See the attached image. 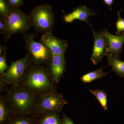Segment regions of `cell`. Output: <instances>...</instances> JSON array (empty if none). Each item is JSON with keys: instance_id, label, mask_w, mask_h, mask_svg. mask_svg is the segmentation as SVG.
Instances as JSON below:
<instances>
[{"instance_id": "1", "label": "cell", "mask_w": 124, "mask_h": 124, "mask_svg": "<svg viewBox=\"0 0 124 124\" xmlns=\"http://www.w3.org/2000/svg\"><path fill=\"white\" fill-rule=\"evenodd\" d=\"M38 97L19 85L9 89L4 99L12 113L30 115L35 112Z\"/></svg>"}, {"instance_id": "2", "label": "cell", "mask_w": 124, "mask_h": 124, "mask_svg": "<svg viewBox=\"0 0 124 124\" xmlns=\"http://www.w3.org/2000/svg\"><path fill=\"white\" fill-rule=\"evenodd\" d=\"M19 85L38 96L54 90L48 72L42 67L28 71Z\"/></svg>"}, {"instance_id": "3", "label": "cell", "mask_w": 124, "mask_h": 124, "mask_svg": "<svg viewBox=\"0 0 124 124\" xmlns=\"http://www.w3.org/2000/svg\"><path fill=\"white\" fill-rule=\"evenodd\" d=\"M3 19L6 24L4 33L6 39L15 33L26 31L31 24L29 17L18 7H11L9 15Z\"/></svg>"}, {"instance_id": "4", "label": "cell", "mask_w": 124, "mask_h": 124, "mask_svg": "<svg viewBox=\"0 0 124 124\" xmlns=\"http://www.w3.org/2000/svg\"><path fill=\"white\" fill-rule=\"evenodd\" d=\"M30 22L37 31L45 33L51 32L54 23V15L49 5L38 6L31 11Z\"/></svg>"}, {"instance_id": "5", "label": "cell", "mask_w": 124, "mask_h": 124, "mask_svg": "<svg viewBox=\"0 0 124 124\" xmlns=\"http://www.w3.org/2000/svg\"><path fill=\"white\" fill-rule=\"evenodd\" d=\"M67 103L63 95L54 90L38 95L34 113L38 115L51 112H59Z\"/></svg>"}, {"instance_id": "6", "label": "cell", "mask_w": 124, "mask_h": 124, "mask_svg": "<svg viewBox=\"0 0 124 124\" xmlns=\"http://www.w3.org/2000/svg\"><path fill=\"white\" fill-rule=\"evenodd\" d=\"M31 58L27 54L21 59L12 62L9 67L1 75L2 81L13 86L20 84L28 71Z\"/></svg>"}, {"instance_id": "7", "label": "cell", "mask_w": 124, "mask_h": 124, "mask_svg": "<svg viewBox=\"0 0 124 124\" xmlns=\"http://www.w3.org/2000/svg\"><path fill=\"white\" fill-rule=\"evenodd\" d=\"M24 38L27 49L35 63L38 64L51 62L52 54L46 46L42 42H36L32 35H26Z\"/></svg>"}, {"instance_id": "8", "label": "cell", "mask_w": 124, "mask_h": 124, "mask_svg": "<svg viewBox=\"0 0 124 124\" xmlns=\"http://www.w3.org/2000/svg\"><path fill=\"white\" fill-rule=\"evenodd\" d=\"M106 29L104 28L96 32L93 31L94 41L91 61L95 65L101 62L103 58L107 54V41L105 34Z\"/></svg>"}, {"instance_id": "9", "label": "cell", "mask_w": 124, "mask_h": 124, "mask_svg": "<svg viewBox=\"0 0 124 124\" xmlns=\"http://www.w3.org/2000/svg\"><path fill=\"white\" fill-rule=\"evenodd\" d=\"M41 39V42L48 48L52 54L64 55L68 46L66 41L56 38L51 32L44 33Z\"/></svg>"}, {"instance_id": "10", "label": "cell", "mask_w": 124, "mask_h": 124, "mask_svg": "<svg viewBox=\"0 0 124 124\" xmlns=\"http://www.w3.org/2000/svg\"><path fill=\"white\" fill-rule=\"evenodd\" d=\"M97 15L95 11L85 6H80L74 9L71 13L64 16L63 19L67 23H71L76 20L83 21L91 27L89 22V17Z\"/></svg>"}, {"instance_id": "11", "label": "cell", "mask_w": 124, "mask_h": 124, "mask_svg": "<svg viewBox=\"0 0 124 124\" xmlns=\"http://www.w3.org/2000/svg\"><path fill=\"white\" fill-rule=\"evenodd\" d=\"M105 34L107 41V55L119 57L122 52V46L124 43V36L114 35L106 29Z\"/></svg>"}, {"instance_id": "12", "label": "cell", "mask_w": 124, "mask_h": 124, "mask_svg": "<svg viewBox=\"0 0 124 124\" xmlns=\"http://www.w3.org/2000/svg\"><path fill=\"white\" fill-rule=\"evenodd\" d=\"M52 78L58 83L63 75L66 68V60L64 55L52 54L50 65Z\"/></svg>"}, {"instance_id": "13", "label": "cell", "mask_w": 124, "mask_h": 124, "mask_svg": "<svg viewBox=\"0 0 124 124\" xmlns=\"http://www.w3.org/2000/svg\"><path fill=\"white\" fill-rule=\"evenodd\" d=\"M58 112H51L38 115L40 117L38 120L36 119V124H62Z\"/></svg>"}, {"instance_id": "14", "label": "cell", "mask_w": 124, "mask_h": 124, "mask_svg": "<svg viewBox=\"0 0 124 124\" xmlns=\"http://www.w3.org/2000/svg\"><path fill=\"white\" fill-rule=\"evenodd\" d=\"M108 65L111 67L112 71L115 72L119 76L124 78V62L120 60L118 57L115 55H106Z\"/></svg>"}, {"instance_id": "15", "label": "cell", "mask_w": 124, "mask_h": 124, "mask_svg": "<svg viewBox=\"0 0 124 124\" xmlns=\"http://www.w3.org/2000/svg\"><path fill=\"white\" fill-rule=\"evenodd\" d=\"M29 115L12 113L4 124H36V119Z\"/></svg>"}, {"instance_id": "16", "label": "cell", "mask_w": 124, "mask_h": 124, "mask_svg": "<svg viewBox=\"0 0 124 124\" xmlns=\"http://www.w3.org/2000/svg\"><path fill=\"white\" fill-rule=\"evenodd\" d=\"M104 68V67H103L99 68L85 74L81 77V81L84 83H90L95 80L102 79L108 73L103 72V70Z\"/></svg>"}, {"instance_id": "17", "label": "cell", "mask_w": 124, "mask_h": 124, "mask_svg": "<svg viewBox=\"0 0 124 124\" xmlns=\"http://www.w3.org/2000/svg\"><path fill=\"white\" fill-rule=\"evenodd\" d=\"M11 110L6 104L4 98L0 100V124H4L12 114Z\"/></svg>"}, {"instance_id": "18", "label": "cell", "mask_w": 124, "mask_h": 124, "mask_svg": "<svg viewBox=\"0 0 124 124\" xmlns=\"http://www.w3.org/2000/svg\"><path fill=\"white\" fill-rule=\"evenodd\" d=\"M90 92L95 96L98 100L102 107L105 110H108L107 103V96L105 91L101 90L98 89L93 90L89 89Z\"/></svg>"}, {"instance_id": "19", "label": "cell", "mask_w": 124, "mask_h": 124, "mask_svg": "<svg viewBox=\"0 0 124 124\" xmlns=\"http://www.w3.org/2000/svg\"><path fill=\"white\" fill-rule=\"evenodd\" d=\"M10 11V8L9 7L6 0H0V15L4 18L9 15Z\"/></svg>"}, {"instance_id": "20", "label": "cell", "mask_w": 124, "mask_h": 124, "mask_svg": "<svg viewBox=\"0 0 124 124\" xmlns=\"http://www.w3.org/2000/svg\"><path fill=\"white\" fill-rule=\"evenodd\" d=\"M117 14L118 18L116 23V34L117 35H119L124 32V19L120 17L119 11H117Z\"/></svg>"}, {"instance_id": "21", "label": "cell", "mask_w": 124, "mask_h": 124, "mask_svg": "<svg viewBox=\"0 0 124 124\" xmlns=\"http://www.w3.org/2000/svg\"><path fill=\"white\" fill-rule=\"evenodd\" d=\"M8 66L6 63V57L5 54H1L0 57V73L1 75L4 73L9 68Z\"/></svg>"}, {"instance_id": "22", "label": "cell", "mask_w": 124, "mask_h": 124, "mask_svg": "<svg viewBox=\"0 0 124 124\" xmlns=\"http://www.w3.org/2000/svg\"><path fill=\"white\" fill-rule=\"evenodd\" d=\"M8 4L12 8H18L22 4L23 0H7Z\"/></svg>"}, {"instance_id": "23", "label": "cell", "mask_w": 124, "mask_h": 124, "mask_svg": "<svg viewBox=\"0 0 124 124\" xmlns=\"http://www.w3.org/2000/svg\"><path fill=\"white\" fill-rule=\"evenodd\" d=\"M62 124H74L70 118L64 115L63 119L62 120Z\"/></svg>"}, {"instance_id": "24", "label": "cell", "mask_w": 124, "mask_h": 124, "mask_svg": "<svg viewBox=\"0 0 124 124\" xmlns=\"http://www.w3.org/2000/svg\"><path fill=\"white\" fill-rule=\"evenodd\" d=\"M103 2L111 10V6L113 4V0H103Z\"/></svg>"}, {"instance_id": "25", "label": "cell", "mask_w": 124, "mask_h": 124, "mask_svg": "<svg viewBox=\"0 0 124 124\" xmlns=\"http://www.w3.org/2000/svg\"><path fill=\"white\" fill-rule=\"evenodd\" d=\"M3 20L2 22V20H1H1L0 22V30L1 31V33L4 32V33L6 29V24L4 20V23H3Z\"/></svg>"}, {"instance_id": "26", "label": "cell", "mask_w": 124, "mask_h": 124, "mask_svg": "<svg viewBox=\"0 0 124 124\" xmlns=\"http://www.w3.org/2000/svg\"><path fill=\"white\" fill-rule=\"evenodd\" d=\"M5 47L4 46H1L0 45V55H1L3 51L5 50Z\"/></svg>"}, {"instance_id": "27", "label": "cell", "mask_w": 124, "mask_h": 124, "mask_svg": "<svg viewBox=\"0 0 124 124\" xmlns=\"http://www.w3.org/2000/svg\"><path fill=\"white\" fill-rule=\"evenodd\" d=\"M120 35H122L124 36V32H122V33H121V34H120Z\"/></svg>"}]
</instances>
